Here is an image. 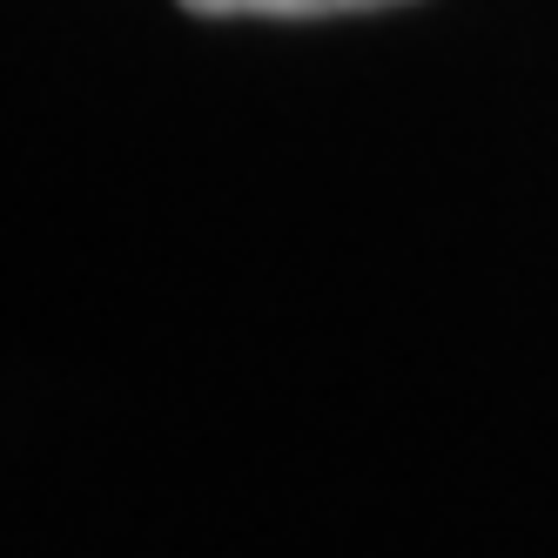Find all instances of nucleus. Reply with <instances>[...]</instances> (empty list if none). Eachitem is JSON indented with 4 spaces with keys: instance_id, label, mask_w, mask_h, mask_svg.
I'll return each mask as SVG.
<instances>
[{
    "instance_id": "1",
    "label": "nucleus",
    "mask_w": 558,
    "mask_h": 558,
    "mask_svg": "<svg viewBox=\"0 0 558 558\" xmlns=\"http://www.w3.org/2000/svg\"><path fill=\"white\" fill-rule=\"evenodd\" d=\"M189 14H209V21H235V14H256V21H324V14H364V8H397V0H182Z\"/></svg>"
}]
</instances>
